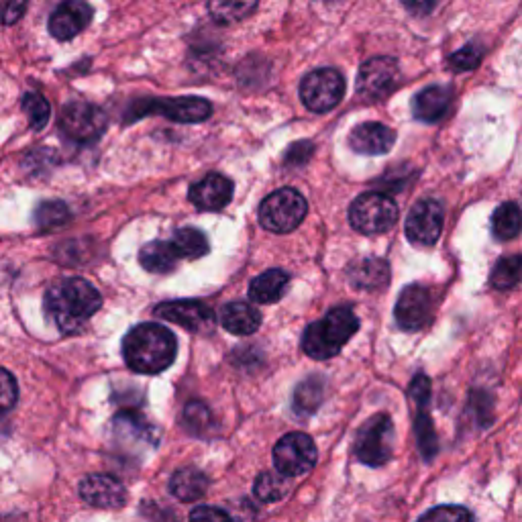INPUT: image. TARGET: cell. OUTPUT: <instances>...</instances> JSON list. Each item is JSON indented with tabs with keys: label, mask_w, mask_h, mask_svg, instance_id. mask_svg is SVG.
Here are the masks:
<instances>
[{
	"label": "cell",
	"mask_w": 522,
	"mask_h": 522,
	"mask_svg": "<svg viewBox=\"0 0 522 522\" xmlns=\"http://www.w3.org/2000/svg\"><path fill=\"white\" fill-rule=\"evenodd\" d=\"M308 204L294 188H280L272 192L259 206V223L272 233H290L306 217Z\"/></svg>",
	"instance_id": "obj_5"
},
{
	"label": "cell",
	"mask_w": 522,
	"mask_h": 522,
	"mask_svg": "<svg viewBox=\"0 0 522 522\" xmlns=\"http://www.w3.org/2000/svg\"><path fill=\"white\" fill-rule=\"evenodd\" d=\"M94 9L86 0H64V3L51 13L47 29L51 37L58 41H70L78 37L92 21Z\"/></svg>",
	"instance_id": "obj_15"
},
{
	"label": "cell",
	"mask_w": 522,
	"mask_h": 522,
	"mask_svg": "<svg viewBox=\"0 0 522 522\" xmlns=\"http://www.w3.org/2000/svg\"><path fill=\"white\" fill-rule=\"evenodd\" d=\"M345 94V80L335 68H319L304 76L300 84V98L312 113H329Z\"/></svg>",
	"instance_id": "obj_9"
},
{
	"label": "cell",
	"mask_w": 522,
	"mask_h": 522,
	"mask_svg": "<svg viewBox=\"0 0 522 522\" xmlns=\"http://www.w3.org/2000/svg\"><path fill=\"white\" fill-rule=\"evenodd\" d=\"M190 522H233L231 516L221 510V508H213V506H198L190 512Z\"/></svg>",
	"instance_id": "obj_39"
},
{
	"label": "cell",
	"mask_w": 522,
	"mask_h": 522,
	"mask_svg": "<svg viewBox=\"0 0 522 522\" xmlns=\"http://www.w3.org/2000/svg\"><path fill=\"white\" fill-rule=\"evenodd\" d=\"M213 113V104L198 98V96H184V98H151L141 100L129 111L127 121H135L139 117L162 115L176 123H202Z\"/></svg>",
	"instance_id": "obj_6"
},
{
	"label": "cell",
	"mask_w": 522,
	"mask_h": 522,
	"mask_svg": "<svg viewBox=\"0 0 522 522\" xmlns=\"http://www.w3.org/2000/svg\"><path fill=\"white\" fill-rule=\"evenodd\" d=\"M221 325L225 331L239 335V337L253 335L261 325V315L253 304L235 300V302H229L227 306H223Z\"/></svg>",
	"instance_id": "obj_22"
},
{
	"label": "cell",
	"mask_w": 522,
	"mask_h": 522,
	"mask_svg": "<svg viewBox=\"0 0 522 522\" xmlns=\"http://www.w3.org/2000/svg\"><path fill=\"white\" fill-rule=\"evenodd\" d=\"M178 353L176 335L160 323H141L123 339V357L137 374H160L174 363Z\"/></svg>",
	"instance_id": "obj_2"
},
{
	"label": "cell",
	"mask_w": 522,
	"mask_h": 522,
	"mask_svg": "<svg viewBox=\"0 0 522 522\" xmlns=\"http://www.w3.org/2000/svg\"><path fill=\"white\" fill-rule=\"evenodd\" d=\"M107 125H109L107 113L98 109L96 104H90L84 100L68 102L60 115L62 133L70 141L80 143V145L98 141L102 137V133L107 131Z\"/></svg>",
	"instance_id": "obj_8"
},
{
	"label": "cell",
	"mask_w": 522,
	"mask_h": 522,
	"mask_svg": "<svg viewBox=\"0 0 522 522\" xmlns=\"http://www.w3.org/2000/svg\"><path fill=\"white\" fill-rule=\"evenodd\" d=\"M520 266H522V259L520 255H512V257H502L492 276H490V282L494 288L498 290H512L518 286L520 282Z\"/></svg>",
	"instance_id": "obj_32"
},
{
	"label": "cell",
	"mask_w": 522,
	"mask_h": 522,
	"mask_svg": "<svg viewBox=\"0 0 522 522\" xmlns=\"http://www.w3.org/2000/svg\"><path fill=\"white\" fill-rule=\"evenodd\" d=\"M188 198L200 211H221L233 198V182L223 174H208L190 188Z\"/></svg>",
	"instance_id": "obj_18"
},
{
	"label": "cell",
	"mask_w": 522,
	"mask_h": 522,
	"mask_svg": "<svg viewBox=\"0 0 522 522\" xmlns=\"http://www.w3.org/2000/svg\"><path fill=\"white\" fill-rule=\"evenodd\" d=\"M259 5V0H208V13L219 25H233L247 19Z\"/></svg>",
	"instance_id": "obj_27"
},
{
	"label": "cell",
	"mask_w": 522,
	"mask_h": 522,
	"mask_svg": "<svg viewBox=\"0 0 522 522\" xmlns=\"http://www.w3.org/2000/svg\"><path fill=\"white\" fill-rule=\"evenodd\" d=\"M184 423L194 435H202L213 425V414L202 402H190L184 410Z\"/></svg>",
	"instance_id": "obj_34"
},
{
	"label": "cell",
	"mask_w": 522,
	"mask_h": 522,
	"mask_svg": "<svg viewBox=\"0 0 522 522\" xmlns=\"http://www.w3.org/2000/svg\"><path fill=\"white\" fill-rule=\"evenodd\" d=\"M433 310H435L433 292L421 284H412L404 288L402 294L398 296L394 317L400 329L421 331L431 323Z\"/></svg>",
	"instance_id": "obj_11"
},
{
	"label": "cell",
	"mask_w": 522,
	"mask_h": 522,
	"mask_svg": "<svg viewBox=\"0 0 522 522\" xmlns=\"http://www.w3.org/2000/svg\"><path fill=\"white\" fill-rule=\"evenodd\" d=\"M451 90L443 86H429L421 90L412 100V113L416 121L423 123H437L445 117L451 104Z\"/></svg>",
	"instance_id": "obj_21"
},
{
	"label": "cell",
	"mask_w": 522,
	"mask_h": 522,
	"mask_svg": "<svg viewBox=\"0 0 522 522\" xmlns=\"http://www.w3.org/2000/svg\"><path fill=\"white\" fill-rule=\"evenodd\" d=\"M153 315L158 319L176 323L192 333L211 331L215 325L213 308L200 300H170L155 306Z\"/></svg>",
	"instance_id": "obj_14"
},
{
	"label": "cell",
	"mask_w": 522,
	"mask_h": 522,
	"mask_svg": "<svg viewBox=\"0 0 522 522\" xmlns=\"http://www.w3.org/2000/svg\"><path fill=\"white\" fill-rule=\"evenodd\" d=\"M492 233L498 241L514 239L520 233V208L516 202H504L492 217Z\"/></svg>",
	"instance_id": "obj_28"
},
{
	"label": "cell",
	"mask_w": 522,
	"mask_h": 522,
	"mask_svg": "<svg viewBox=\"0 0 522 522\" xmlns=\"http://www.w3.org/2000/svg\"><path fill=\"white\" fill-rule=\"evenodd\" d=\"M317 445L304 433H288L274 447V465L284 478H298L315 467Z\"/></svg>",
	"instance_id": "obj_10"
},
{
	"label": "cell",
	"mask_w": 522,
	"mask_h": 522,
	"mask_svg": "<svg viewBox=\"0 0 522 522\" xmlns=\"http://www.w3.org/2000/svg\"><path fill=\"white\" fill-rule=\"evenodd\" d=\"M325 3H337V0H325Z\"/></svg>",
	"instance_id": "obj_41"
},
{
	"label": "cell",
	"mask_w": 522,
	"mask_h": 522,
	"mask_svg": "<svg viewBox=\"0 0 522 522\" xmlns=\"http://www.w3.org/2000/svg\"><path fill=\"white\" fill-rule=\"evenodd\" d=\"M410 398L416 404V433H419V445L423 457L433 459L437 453V437L433 431V423L429 419V400H431V382L427 376H416L408 390Z\"/></svg>",
	"instance_id": "obj_16"
},
{
	"label": "cell",
	"mask_w": 522,
	"mask_h": 522,
	"mask_svg": "<svg viewBox=\"0 0 522 522\" xmlns=\"http://www.w3.org/2000/svg\"><path fill=\"white\" fill-rule=\"evenodd\" d=\"M359 319L349 306H337L327 317L306 327L302 335V349L312 359H331L357 333Z\"/></svg>",
	"instance_id": "obj_3"
},
{
	"label": "cell",
	"mask_w": 522,
	"mask_h": 522,
	"mask_svg": "<svg viewBox=\"0 0 522 522\" xmlns=\"http://www.w3.org/2000/svg\"><path fill=\"white\" fill-rule=\"evenodd\" d=\"M170 243L174 245L180 259H198V257H204L208 253V249H211L208 247L204 233L198 229H192V227L176 231Z\"/></svg>",
	"instance_id": "obj_29"
},
{
	"label": "cell",
	"mask_w": 522,
	"mask_h": 522,
	"mask_svg": "<svg viewBox=\"0 0 522 522\" xmlns=\"http://www.w3.org/2000/svg\"><path fill=\"white\" fill-rule=\"evenodd\" d=\"M325 398V380L319 376H310L302 380L292 394V408L298 416L315 414Z\"/></svg>",
	"instance_id": "obj_25"
},
{
	"label": "cell",
	"mask_w": 522,
	"mask_h": 522,
	"mask_svg": "<svg viewBox=\"0 0 522 522\" xmlns=\"http://www.w3.org/2000/svg\"><path fill=\"white\" fill-rule=\"evenodd\" d=\"M208 490V478L196 467H184L172 476L170 492L182 502L200 500Z\"/></svg>",
	"instance_id": "obj_26"
},
{
	"label": "cell",
	"mask_w": 522,
	"mask_h": 522,
	"mask_svg": "<svg viewBox=\"0 0 522 522\" xmlns=\"http://www.w3.org/2000/svg\"><path fill=\"white\" fill-rule=\"evenodd\" d=\"M21 109L27 115L29 127L33 131H43L51 117V104L49 100L39 92H27L21 100Z\"/></svg>",
	"instance_id": "obj_30"
},
{
	"label": "cell",
	"mask_w": 522,
	"mask_h": 522,
	"mask_svg": "<svg viewBox=\"0 0 522 522\" xmlns=\"http://www.w3.org/2000/svg\"><path fill=\"white\" fill-rule=\"evenodd\" d=\"M70 221V208L60 200L41 202L35 211V223L43 231L58 229Z\"/></svg>",
	"instance_id": "obj_31"
},
{
	"label": "cell",
	"mask_w": 522,
	"mask_h": 522,
	"mask_svg": "<svg viewBox=\"0 0 522 522\" xmlns=\"http://www.w3.org/2000/svg\"><path fill=\"white\" fill-rule=\"evenodd\" d=\"M253 492L257 496V500L261 502H276L280 498H284V494L288 492V482L286 478L280 474H261L255 480Z\"/></svg>",
	"instance_id": "obj_33"
},
{
	"label": "cell",
	"mask_w": 522,
	"mask_h": 522,
	"mask_svg": "<svg viewBox=\"0 0 522 522\" xmlns=\"http://www.w3.org/2000/svg\"><path fill=\"white\" fill-rule=\"evenodd\" d=\"M443 231V206L433 200L416 202L406 219V237L416 247H431L439 241Z\"/></svg>",
	"instance_id": "obj_12"
},
{
	"label": "cell",
	"mask_w": 522,
	"mask_h": 522,
	"mask_svg": "<svg viewBox=\"0 0 522 522\" xmlns=\"http://www.w3.org/2000/svg\"><path fill=\"white\" fill-rule=\"evenodd\" d=\"M482 58H484V49L480 45L469 43L449 58V64L453 66V70L467 72V70H474L482 62Z\"/></svg>",
	"instance_id": "obj_37"
},
{
	"label": "cell",
	"mask_w": 522,
	"mask_h": 522,
	"mask_svg": "<svg viewBox=\"0 0 522 522\" xmlns=\"http://www.w3.org/2000/svg\"><path fill=\"white\" fill-rule=\"evenodd\" d=\"M17 400H19V386L15 376L9 370L0 368V416L11 412L17 406Z\"/></svg>",
	"instance_id": "obj_35"
},
{
	"label": "cell",
	"mask_w": 522,
	"mask_h": 522,
	"mask_svg": "<svg viewBox=\"0 0 522 522\" xmlns=\"http://www.w3.org/2000/svg\"><path fill=\"white\" fill-rule=\"evenodd\" d=\"M349 282L357 290H384L390 282V268L380 257H363L349 266Z\"/></svg>",
	"instance_id": "obj_20"
},
{
	"label": "cell",
	"mask_w": 522,
	"mask_h": 522,
	"mask_svg": "<svg viewBox=\"0 0 522 522\" xmlns=\"http://www.w3.org/2000/svg\"><path fill=\"white\" fill-rule=\"evenodd\" d=\"M45 315L64 335H74L86 327L102 306L98 290L84 278H64L45 292Z\"/></svg>",
	"instance_id": "obj_1"
},
{
	"label": "cell",
	"mask_w": 522,
	"mask_h": 522,
	"mask_svg": "<svg viewBox=\"0 0 522 522\" xmlns=\"http://www.w3.org/2000/svg\"><path fill=\"white\" fill-rule=\"evenodd\" d=\"M290 284V276L284 270H268L257 276L249 286V298L259 304H274L278 302Z\"/></svg>",
	"instance_id": "obj_24"
},
{
	"label": "cell",
	"mask_w": 522,
	"mask_h": 522,
	"mask_svg": "<svg viewBox=\"0 0 522 522\" xmlns=\"http://www.w3.org/2000/svg\"><path fill=\"white\" fill-rule=\"evenodd\" d=\"M419 522H474V516L463 506H437Z\"/></svg>",
	"instance_id": "obj_36"
},
{
	"label": "cell",
	"mask_w": 522,
	"mask_h": 522,
	"mask_svg": "<svg viewBox=\"0 0 522 522\" xmlns=\"http://www.w3.org/2000/svg\"><path fill=\"white\" fill-rule=\"evenodd\" d=\"M351 227L363 235L390 231L398 221V204L382 192H365L349 208Z\"/></svg>",
	"instance_id": "obj_4"
},
{
	"label": "cell",
	"mask_w": 522,
	"mask_h": 522,
	"mask_svg": "<svg viewBox=\"0 0 522 522\" xmlns=\"http://www.w3.org/2000/svg\"><path fill=\"white\" fill-rule=\"evenodd\" d=\"M437 3L439 0H402V5L416 17L429 15L437 7Z\"/></svg>",
	"instance_id": "obj_40"
},
{
	"label": "cell",
	"mask_w": 522,
	"mask_h": 522,
	"mask_svg": "<svg viewBox=\"0 0 522 522\" xmlns=\"http://www.w3.org/2000/svg\"><path fill=\"white\" fill-rule=\"evenodd\" d=\"M396 133L384 123L357 125L349 135V145L361 155H384L392 149Z\"/></svg>",
	"instance_id": "obj_19"
},
{
	"label": "cell",
	"mask_w": 522,
	"mask_h": 522,
	"mask_svg": "<svg viewBox=\"0 0 522 522\" xmlns=\"http://www.w3.org/2000/svg\"><path fill=\"white\" fill-rule=\"evenodd\" d=\"M398 80L400 68L394 58H372L359 68L357 92L368 100H382L396 88Z\"/></svg>",
	"instance_id": "obj_13"
},
{
	"label": "cell",
	"mask_w": 522,
	"mask_h": 522,
	"mask_svg": "<svg viewBox=\"0 0 522 522\" xmlns=\"http://www.w3.org/2000/svg\"><path fill=\"white\" fill-rule=\"evenodd\" d=\"M27 5L29 0H5L3 7H0V21L5 25H15L25 15Z\"/></svg>",
	"instance_id": "obj_38"
},
{
	"label": "cell",
	"mask_w": 522,
	"mask_h": 522,
	"mask_svg": "<svg viewBox=\"0 0 522 522\" xmlns=\"http://www.w3.org/2000/svg\"><path fill=\"white\" fill-rule=\"evenodd\" d=\"M80 496L86 504L107 510L121 508L127 502L125 486L117 478L107 474H92L84 478L80 484Z\"/></svg>",
	"instance_id": "obj_17"
},
{
	"label": "cell",
	"mask_w": 522,
	"mask_h": 522,
	"mask_svg": "<svg viewBox=\"0 0 522 522\" xmlns=\"http://www.w3.org/2000/svg\"><path fill=\"white\" fill-rule=\"evenodd\" d=\"M394 453V423L388 414H376L357 433L355 455L370 467H382Z\"/></svg>",
	"instance_id": "obj_7"
},
{
	"label": "cell",
	"mask_w": 522,
	"mask_h": 522,
	"mask_svg": "<svg viewBox=\"0 0 522 522\" xmlns=\"http://www.w3.org/2000/svg\"><path fill=\"white\" fill-rule=\"evenodd\" d=\"M178 253L170 241H151L141 247L139 264L151 274H170L178 264Z\"/></svg>",
	"instance_id": "obj_23"
}]
</instances>
